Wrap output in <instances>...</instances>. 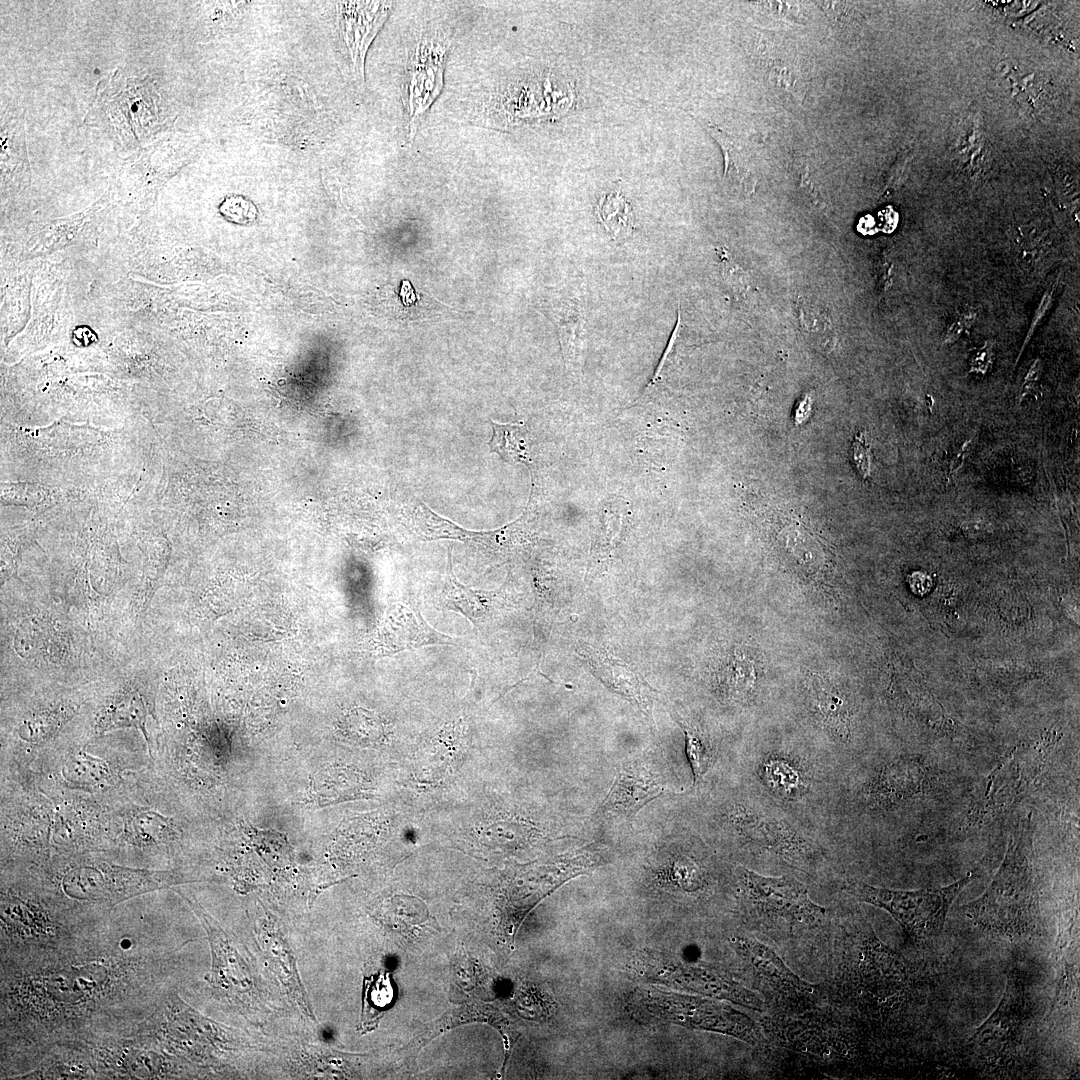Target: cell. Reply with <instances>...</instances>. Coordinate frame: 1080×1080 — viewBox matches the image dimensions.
<instances>
[{"instance_id":"1","label":"cell","mask_w":1080,"mask_h":1080,"mask_svg":"<svg viewBox=\"0 0 1080 1080\" xmlns=\"http://www.w3.org/2000/svg\"><path fill=\"white\" fill-rule=\"evenodd\" d=\"M1030 821L1027 817L1011 837L1005 858L987 890L963 906L965 914L980 928L1011 940L1035 934L1041 922Z\"/></svg>"},{"instance_id":"2","label":"cell","mask_w":1080,"mask_h":1080,"mask_svg":"<svg viewBox=\"0 0 1080 1080\" xmlns=\"http://www.w3.org/2000/svg\"><path fill=\"white\" fill-rule=\"evenodd\" d=\"M973 878L974 874L969 873L949 886L913 891L856 883L852 892L859 900L886 910L900 924L907 937L919 940L936 936L942 931L951 904Z\"/></svg>"},{"instance_id":"3","label":"cell","mask_w":1080,"mask_h":1080,"mask_svg":"<svg viewBox=\"0 0 1080 1080\" xmlns=\"http://www.w3.org/2000/svg\"><path fill=\"white\" fill-rule=\"evenodd\" d=\"M1051 744H1022L1007 752L980 783L969 811L971 823L988 822L1019 804L1041 775Z\"/></svg>"},{"instance_id":"4","label":"cell","mask_w":1080,"mask_h":1080,"mask_svg":"<svg viewBox=\"0 0 1080 1080\" xmlns=\"http://www.w3.org/2000/svg\"><path fill=\"white\" fill-rule=\"evenodd\" d=\"M173 881V874L168 872L95 864L70 870L63 878L62 887L66 895L73 899L115 904L167 887Z\"/></svg>"},{"instance_id":"5","label":"cell","mask_w":1080,"mask_h":1080,"mask_svg":"<svg viewBox=\"0 0 1080 1080\" xmlns=\"http://www.w3.org/2000/svg\"><path fill=\"white\" fill-rule=\"evenodd\" d=\"M745 894L752 910L762 919L787 924H813L825 909L813 903L805 886L789 877H765L744 870Z\"/></svg>"},{"instance_id":"6","label":"cell","mask_w":1080,"mask_h":1080,"mask_svg":"<svg viewBox=\"0 0 1080 1080\" xmlns=\"http://www.w3.org/2000/svg\"><path fill=\"white\" fill-rule=\"evenodd\" d=\"M447 46L440 39L425 37L414 47L406 69L405 106L411 135L417 123L440 94Z\"/></svg>"},{"instance_id":"7","label":"cell","mask_w":1080,"mask_h":1080,"mask_svg":"<svg viewBox=\"0 0 1080 1080\" xmlns=\"http://www.w3.org/2000/svg\"><path fill=\"white\" fill-rule=\"evenodd\" d=\"M392 4L387 1L336 2L338 33L354 73L362 80L367 50L386 21Z\"/></svg>"},{"instance_id":"8","label":"cell","mask_w":1080,"mask_h":1080,"mask_svg":"<svg viewBox=\"0 0 1080 1080\" xmlns=\"http://www.w3.org/2000/svg\"><path fill=\"white\" fill-rule=\"evenodd\" d=\"M1025 992L1020 974L1010 973L1003 998L995 1012L970 1039L981 1051L999 1052L1011 1045L1024 1020Z\"/></svg>"},{"instance_id":"9","label":"cell","mask_w":1080,"mask_h":1080,"mask_svg":"<svg viewBox=\"0 0 1080 1080\" xmlns=\"http://www.w3.org/2000/svg\"><path fill=\"white\" fill-rule=\"evenodd\" d=\"M663 791L659 778L646 765H623L597 812L631 817Z\"/></svg>"},{"instance_id":"10","label":"cell","mask_w":1080,"mask_h":1080,"mask_svg":"<svg viewBox=\"0 0 1080 1080\" xmlns=\"http://www.w3.org/2000/svg\"><path fill=\"white\" fill-rule=\"evenodd\" d=\"M181 895L190 904L207 932L212 954V967L206 976L207 981L213 988L226 993H239L244 990V985L249 984L247 971L244 970L243 961L231 945L227 934L198 903Z\"/></svg>"},{"instance_id":"11","label":"cell","mask_w":1080,"mask_h":1080,"mask_svg":"<svg viewBox=\"0 0 1080 1080\" xmlns=\"http://www.w3.org/2000/svg\"><path fill=\"white\" fill-rule=\"evenodd\" d=\"M739 948L756 975L777 993L800 998L811 997L816 991V986L800 979L773 951L758 941L742 939Z\"/></svg>"},{"instance_id":"12","label":"cell","mask_w":1080,"mask_h":1080,"mask_svg":"<svg viewBox=\"0 0 1080 1080\" xmlns=\"http://www.w3.org/2000/svg\"><path fill=\"white\" fill-rule=\"evenodd\" d=\"M389 653L431 645L454 644V639L431 627L416 609L397 605L383 635Z\"/></svg>"},{"instance_id":"13","label":"cell","mask_w":1080,"mask_h":1080,"mask_svg":"<svg viewBox=\"0 0 1080 1080\" xmlns=\"http://www.w3.org/2000/svg\"><path fill=\"white\" fill-rule=\"evenodd\" d=\"M449 556V574L441 594L442 603L449 609L467 617L473 624L487 619L496 609L498 592L471 589L456 578Z\"/></svg>"},{"instance_id":"14","label":"cell","mask_w":1080,"mask_h":1080,"mask_svg":"<svg viewBox=\"0 0 1080 1080\" xmlns=\"http://www.w3.org/2000/svg\"><path fill=\"white\" fill-rule=\"evenodd\" d=\"M707 130L720 145L723 153V181L745 191L753 189L755 178L752 154L746 144L713 124H708Z\"/></svg>"},{"instance_id":"15","label":"cell","mask_w":1080,"mask_h":1080,"mask_svg":"<svg viewBox=\"0 0 1080 1080\" xmlns=\"http://www.w3.org/2000/svg\"><path fill=\"white\" fill-rule=\"evenodd\" d=\"M600 679L615 692L633 699L641 709L651 715V699L646 686L626 665L615 663L609 658L600 657V664L594 665Z\"/></svg>"},{"instance_id":"16","label":"cell","mask_w":1080,"mask_h":1080,"mask_svg":"<svg viewBox=\"0 0 1080 1080\" xmlns=\"http://www.w3.org/2000/svg\"><path fill=\"white\" fill-rule=\"evenodd\" d=\"M595 212L599 222L614 240L626 239L635 228L632 206L619 191L602 196Z\"/></svg>"},{"instance_id":"17","label":"cell","mask_w":1080,"mask_h":1080,"mask_svg":"<svg viewBox=\"0 0 1080 1080\" xmlns=\"http://www.w3.org/2000/svg\"><path fill=\"white\" fill-rule=\"evenodd\" d=\"M394 989L388 973L374 975L364 981L362 1027H372L381 1013L391 1004Z\"/></svg>"},{"instance_id":"18","label":"cell","mask_w":1080,"mask_h":1080,"mask_svg":"<svg viewBox=\"0 0 1080 1080\" xmlns=\"http://www.w3.org/2000/svg\"><path fill=\"white\" fill-rule=\"evenodd\" d=\"M146 713L141 696L136 693L124 694L111 705L99 728L109 730L115 727L135 726L140 728L147 737L144 729Z\"/></svg>"},{"instance_id":"19","label":"cell","mask_w":1080,"mask_h":1080,"mask_svg":"<svg viewBox=\"0 0 1080 1080\" xmlns=\"http://www.w3.org/2000/svg\"><path fill=\"white\" fill-rule=\"evenodd\" d=\"M344 733L353 741L364 745L375 744L384 735V725L374 713L357 708L342 720Z\"/></svg>"},{"instance_id":"20","label":"cell","mask_w":1080,"mask_h":1080,"mask_svg":"<svg viewBox=\"0 0 1080 1080\" xmlns=\"http://www.w3.org/2000/svg\"><path fill=\"white\" fill-rule=\"evenodd\" d=\"M492 436L488 443L490 451L497 453L505 462H515L521 458V426L518 424H500L489 420Z\"/></svg>"},{"instance_id":"21","label":"cell","mask_w":1080,"mask_h":1080,"mask_svg":"<svg viewBox=\"0 0 1080 1080\" xmlns=\"http://www.w3.org/2000/svg\"><path fill=\"white\" fill-rule=\"evenodd\" d=\"M108 770L100 759L87 753H76L65 763L63 774L69 781L81 784H95L101 781Z\"/></svg>"},{"instance_id":"22","label":"cell","mask_w":1080,"mask_h":1080,"mask_svg":"<svg viewBox=\"0 0 1080 1080\" xmlns=\"http://www.w3.org/2000/svg\"><path fill=\"white\" fill-rule=\"evenodd\" d=\"M170 826L167 818L153 811L139 813L133 820L137 836L148 842L162 841L171 836Z\"/></svg>"},{"instance_id":"23","label":"cell","mask_w":1080,"mask_h":1080,"mask_svg":"<svg viewBox=\"0 0 1080 1080\" xmlns=\"http://www.w3.org/2000/svg\"><path fill=\"white\" fill-rule=\"evenodd\" d=\"M678 723L685 734L686 753L694 775V783H696L708 768L709 754L696 729L683 722L681 719H678Z\"/></svg>"},{"instance_id":"24","label":"cell","mask_w":1080,"mask_h":1080,"mask_svg":"<svg viewBox=\"0 0 1080 1080\" xmlns=\"http://www.w3.org/2000/svg\"><path fill=\"white\" fill-rule=\"evenodd\" d=\"M853 460L862 477H869L871 472V453L870 444L864 432L857 434L853 442Z\"/></svg>"},{"instance_id":"25","label":"cell","mask_w":1080,"mask_h":1080,"mask_svg":"<svg viewBox=\"0 0 1080 1080\" xmlns=\"http://www.w3.org/2000/svg\"><path fill=\"white\" fill-rule=\"evenodd\" d=\"M977 318V313L974 310H967L955 319L949 327H947L944 337V344L954 343L962 334L965 328L971 326Z\"/></svg>"},{"instance_id":"26","label":"cell","mask_w":1080,"mask_h":1080,"mask_svg":"<svg viewBox=\"0 0 1080 1080\" xmlns=\"http://www.w3.org/2000/svg\"><path fill=\"white\" fill-rule=\"evenodd\" d=\"M977 435H978L977 431H975L973 434H971V436L968 437L963 442V444L960 446V448L955 453V456L952 458V460L950 462V467H949V471H948V475H947V485L950 483L952 478L958 473V471L962 468L966 458L971 453V451H972V449H973V447L975 445V442L977 440Z\"/></svg>"},{"instance_id":"27","label":"cell","mask_w":1080,"mask_h":1080,"mask_svg":"<svg viewBox=\"0 0 1080 1080\" xmlns=\"http://www.w3.org/2000/svg\"><path fill=\"white\" fill-rule=\"evenodd\" d=\"M1053 294H1054V288H1051L1048 291H1046L1045 294L1043 295V297H1042V299H1041V301H1040V303L1038 305V308H1037V310L1035 312L1034 318H1033V320L1031 322L1030 329H1029V331L1027 333V336H1026V338L1024 340L1023 346H1022L1020 354H1019V356H1018V358L1016 360V363L1018 362V359H1019L1021 353L1023 352L1025 346L1029 342L1031 336L1033 335V332H1034L1035 328L1038 326L1039 322L1041 321L1043 316H1045V314L1049 310L1050 306L1052 305Z\"/></svg>"},{"instance_id":"28","label":"cell","mask_w":1080,"mask_h":1080,"mask_svg":"<svg viewBox=\"0 0 1080 1080\" xmlns=\"http://www.w3.org/2000/svg\"><path fill=\"white\" fill-rule=\"evenodd\" d=\"M1042 370H1043L1042 361L1039 358L1035 359L1033 361V363L1030 365L1029 370H1028V372H1027V374H1026L1024 380H1023V383L1021 385L1019 396H1018L1019 403H1021L1023 401V399L1030 393L1032 388L1035 386L1036 382L1039 380V378L1041 376Z\"/></svg>"},{"instance_id":"29","label":"cell","mask_w":1080,"mask_h":1080,"mask_svg":"<svg viewBox=\"0 0 1080 1080\" xmlns=\"http://www.w3.org/2000/svg\"><path fill=\"white\" fill-rule=\"evenodd\" d=\"M811 402H812V400H811V398L809 396H806L801 401L799 407L796 410V421L799 419V417H801V420H803L805 417H807L806 414H805V410L810 412V410H811Z\"/></svg>"}]
</instances>
